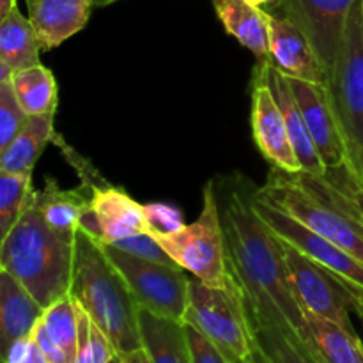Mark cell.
I'll list each match as a JSON object with an SVG mask.
<instances>
[{
  "mask_svg": "<svg viewBox=\"0 0 363 363\" xmlns=\"http://www.w3.org/2000/svg\"><path fill=\"white\" fill-rule=\"evenodd\" d=\"M103 247L126 280L138 307L162 318L184 323L190 291V275L186 269L135 257L113 245Z\"/></svg>",
  "mask_w": 363,
  "mask_h": 363,
  "instance_id": "8",
  "label": "cell"
},
{
  "mask_svg": "<svg viewBox=\"0 0 363 363\" xmlns=\"http://www.w3.org/2000/svg\"><path fill=\"white\" fill-rule=\"evenodd\" d=\"M362 186H363V181H362Z\"/></svg>",
  "mask_w": 363,
  "mask_h": 363,
  "instance_id": "43",
  "label": "cell"
},
{
  "mask_svg": "<svg viewBox=\"0 0 363 363\" xmlns=\"http://www.w3.org/2000/svg\"><path fill=\"white\" fill-rule=\"evenodd\" d=\"M250 2L257 4V6L262 7V9H266L272 13V11L277 7V4H279V0H250Z\"/></svg>",
  "mask_w": 363,
  "mask_h": 363,
  "instance_id": "39",
  "label": "cell"
},
{
  "mask_svg": "<svg viewBox=\"0 0 363 363\" xmlns=\"http://www.w3.org/2000/svg\"><path fill=\"white\" fill-rule=\"evenodd\" d=\"M32 202L50 229L66 238H74L91 204V195L87 197L84 188L64 190L57 181L48 179L43 190H34Z\"/></svg>",
  "mask_w": 363,
  "mask_h": 363,
  "instance_id": "22",
  "label": "cell"
},
{
  "mask_svg": "<svg viewBox=\"0 0 363 363\" xmlns=\"http://www.w3.org/2000/svg\"><path fill=\"white\" fill-rule=\"evenodd\" d=\"M184 323L204 333L233 363L247 362L254 351L243 301L233 280L227 289H220L190 275Z\"/></svg>",
  "mask_w": 363,
  "mask_h": 363,
  "instance_id": "7",
  "label": "cell"
},
{
  "mask_svg": "<svg viewBox=\"0 0 363 363\" xmlns=\"http://www.w3.org/2000/svg\"><path fill=\"white\" fill-rule=\"evenodd\" d=\"M305 126L311 133L312 142L328 170H339L347 167V151L340 133L339 123L333 113L328 92L323 85L289 78Z\"/></svg>",
  "mask_w": 363,
  "mask_h": 363,
  "instance_id": "15",
  "label": "cell"
},
{
  "mask_svg": "<svg viewBox=\"0 0 363 363\" xmlns=\"http://www.w3.org/2000/svg\"><path fill=\"white\" fill-rule=\"evenodd\" d=\"M184 328H186L188 342H190L191 363H233L230 360H227V358L223 357L222 351H220L204 333L199 332L195 326L184 323Z\"/></svg>",
  "mask_w": 363,
  "mask_h": 363,
  "instance_id": "34",
  "label": "cell"
},
{
  "mask_svg": "<svg viewBox=\"0 0 363 363\" xmlns=\"http://www.w3.org/2000/svg\"><path fill=\"white\" fill-rule=\"evenodd\" d=\"M4 363H52L43 353L41 347L34 342L32 337L16 340L6 353L2 354Z\"/></svg>",
  "mask_w": 363,
  "mask_h": 363,
  "instance_id": "35",
  "label": "cell"
},
{
  "mask_svg": "<svg viewBox=\"0 0 363 363\" xmlns=\"http://www.w3.org/2000/svg\"><path fill=\"white\" fill-rule=\"evenodd\" d=\"M113 2H119V0H94V6L96 7H106Z\"/></svg>",
  "mask_w": 363,
  "mask_h": 363,
  "instance_id": "41",
  "label": "cell"
},
{
  "mask_svg": "<svg viewBox=\"0 0 363 363\" xmlns=\"http://www.w3.org/2000/svg\"><path fill=\"white\" fill-rule=\"evenodd\" d=\"M294 177L305 188L328 199L330 202L350 213L363 225V186L346 172V169L328 170L326 176L296 172Z\"/></svg>",
  "mask_w": 363,
  "mask_h": 363,
  "instance_id": "27",
  "label": "cell"
},
{
  "mask_svg": "<svg viewBox=\"0 0 363 363\" xmlns=\"http://www.w3.org/2000/svg\"><path fill=\"white\" fill-rule=\"evenodd\" d=\"M257 62H261L262 67H264L266 80H268L269 89H272L273 96H275L277 103L280 106V112L284 116V121H286L294 152H296L298 160H300L301 172L312 174V176H326L328 169L323 163L321 156H319L318 149H315L314 142H312L311 133H308L307 126H305L303 116H301L296 98H294L289 78L282 71L277 69L272 64V60H257Z\"/></svg>",
  "mask_w": 363,
  "mask_h": 363,
  "instance_id": "18",
  "label": "cell"
},
{
  "mask_svg": "<svg viewBox=\"0 0 363 363\" xmlns=\"http://www.w3.org/2000/svg\"><path fill=\"white\" fill-rule=\"evenodd\" d=\"M225 32L250 50L257 60H269V13L250 0H213Z\"/></svg>",
  "mask_w": 363,
  "mask_h": 363,
  "instance_id": "20",
  "label": "cell"
},
{
  "mask_svg": "<svg viewBox=\"0 0 363 363\" xmlns=\"http://www.w3.org/2000/svg\"><path fill=\"white\" fill-rule=\"evenodd\" d=\"M123 360H124V363H151V360H149V357L145 354L144 350H138V351H133V353H130V354H124Z\"/></svg>",
  "mask_w": 363,
  "mask_h": 363,
  "instance_id": "36",
  "label": "cell"
},
{
  "mask_svg": "<svg viewBox=\"0 0 363 363\" xmlns=\"http://www.w3.org/2000/svg\"><path fill=\"white\" fill-rule=\"evenodd\" d=\"M247 363H268V360H266V358L259 353V350H255L254 347V351H252V354L248 357Z\"/></svg>",
  "mask_w": 363,
  "mask_h": 363,
  "instance_id": "40",
  "label": "cell"
},
{
  "mask_svg": "<svg viewBox=\"0 0 363 363\" xmlns=\"http://www.w3.org/2000/svg\"><path fill=\"white\" fill-rule=\"evenodd\" d=\"M354 314L358 315V318H360V321L363 323V294H360V293H357L354 294Z\"/></svg>",
  "mask_w": 363,
  "mask_h": 363,
  "instance_id": "38",
  "label": "cell"
},
{
  "mask_svg": "<svg viewBox=\"0 0 363 363\" xmlns=\"http://www.w3.org/2000/svg\"><path fill=\"white\" fill-rule=\"evenodd\" d=\"M145 215H147L152 234L174 233V230H179L184 225L183 215H181L179 209L169 204H162V202L145 204Z\"/></svg>",
  "mask_w": 363,
  "mask_h": 363,
  "instance_id": "33",
  "label": "cell"
},
{
  "mask_svg": "<svg viewBox=\"0 0 363 363\" xmlns=\"http://www.w3.org/2000/svg\"><path fill=\"white\" fill-rule=\"evenodd\" d=\"M172 261L191 277L213 287L230 286L225 261V241L220 222L215 181L209 179L202 190V209L194 223H184L179 230L152 234Z\"/></svg>",
  "mask_w": 363,
  "mask_h": 363,
  "instance_id": "6",
  "label": "cell"
},
{
  "mask_svg": "<svg viewBox=\"0 0 363 363\" xmlns=\"http://www.w3.org/2000/svg\"><path fill=\"white\" fill-rule=\"evenodd\" d=\"M262 201L289 213L337 247L346 250L363 264V225L354 216L328 199L305 188L294 174L272 167L268 179L257 188Z\"/></svg>",
  "mask_w": 363,
  "mask_h": 363,
  "instance_id": "5",
  "label": "cell"
},
{
  "mask_svg": "<svg viewBox=\"0 0 363 363\" xmlns=\"http://www.w3.org/2000/svg\"><path fill=\"white\" fill-rule=\"evenodd\" d=\"M27 119L28 113L18 101L11 80L0 82V151L13 142Z\"/></svg>",
  "mask_w": 363,
  "mask_h": 363,
  "instance_id": "31",
  "label": "cell"
},
{
  "mask_svg": "<svg viewBox=\"0 0 363 363\" xmlns=\"http://www.w3.org/2000/svg\"><path fill=\"white\" fill-rule=\"evenodd\" d=\"M53 121L55 112L28 116L13 142L0 151V172L32 174L35 162L55 135Z\"/></svg>",
  "mask_w": 363,
  "mask_h": 363,
  "instance_id": "24",
  "label": "cell"
},
{
  "mask_svg": "<svg viewBox=\"0 0 363 363\" xmlns=\"http://www.w3.org/2000/svg\"><path fill=\"white\" fill-rule=\"evenodd\" d=\"M14 7H16V0H0V20H4Z\"/></svg>",
  "mask_w": 363,
  "mask_h": 363,
  "instance_id": "37",
  "label": "cell"
},
{
  "mask_svg": "<svg viewBox=\"0 0 363 363\" xmlns=\"http://www.w3.org/2000/svg\"><path fill=\"white\" fill-rule=\"evenodd\" d=\"M307 333L328 363H363V342L354 328L305 312Z\"/></svg>",
  "mask_w": 363,
  "mask_h": 363,
  "instance_id": "25",
  "label": "cell"
},
{
  "mask_svg": "<svg viewBox=\"0 0 363 363\" xmlns=\"http://www.w3.org/2000/svg\"><path fill=\"white\" fill-rule=\"evenodd\" d=\"M142 350L151 363H191L190 342L184 323L162 318L140 308Z\"/></svg>",
  "mask_w": 363,
  "mask_h": 363,
  "instance_id": "23",
  "label": "cell"
},
{
  "mask_svg": "<svg viewBox=\"0 0 363 363\" xmlns=\"http://www.w3.org/2000/svg\"><path fill=\"white\" fill-rule=\"evenodd\" d=\"M252 344L268 363H328L318 347L282 314L243 305Z\"/></svg>",
  "mask_w": 363,
  "mask_h": 363,
  "instance_id": "14",
  "label": "cell"
},
{
  "mask_svg": "<svg viewBox=\"0 0 363 363\" xmlns=\"http://www.w3.org/2000/svg\"><path fill=\"white\" fill-rule=\"evenodd\" d=\"M69 296L108 337L117 354L124 357L142 350L140 307L103 243L84 229H78L74 236Z\"/></svg>",
  "mask_w": 363,
  "mask_h": 363,
  "instance_id": "2",
  "label": "cell"
},
{
  "mask_svg": "<svg viewBox=\"0 0 363 363\" xmlns=\"http://www.w3.org/2000/svg\"><path fill=\"white\" fill-rule=\"evenodd\" d=\"M362 0H279L273 14L305 32L326 71H332L351 13Z\"/></svg>",
  "mask_w": 363,
  "mask_h": 363,
  "instance_id": "11",
  "label": "cell"
},
{
  "mask_svg": "<svg viewBox=\"0 0 363 363\" xmlns=\"http://www.w3.org/2000/svg\"><path fill=\"white\" fill-rule=\"evenodd\" d=\"M11 84H13L18 101L28 116L57 112L59 85L52 71L43 64L13 73Z\"/></svg>",
  "mask_w": 363,
  "mask_h": 363,
  "instance_id": "26",
  "label": "cell"
},
{
  "mask_svg": "<svg viewBox=\"0 0 363 363\" xmlns=\"http://www.w3.org/2000/svg\"><path fill=\"white\" fill-rule=\"evenodd\" d=\"M113 247L119 248V250L126 252V254L135 255V257L145 259V261L160 262V264H169V266H177L172 261L169 254L165 252V248L158 243L152 234L144 233L137 234V236H130L126 240H121L117 243H113ZM181 268V266H179Z\"/></svg>",
  "mask_w": 363,
  "mask_h": 363,
  "instance_id": "32",
  "label": "cell"
},
{
  "mask_svg": "<svg viewBox=\"0 0 363 363\" xmlns=\"http://www.w3.org/2000/svg\"><path fill=\"white\" fill-rule=\"evenodd\" d=\"M45 308L7 272L0 269V337L2 354L16 340L32 335Z\"/></svg>",
  "mask_w": 363,
  "mask_h": 363,
  "instance_id": "19",
  "label": "cell"
},
{
  "mask_svg": "<svg viewBox=\"0 0 363 363\" xmlns=\"http://www.w3.org/2000/svg\"><path fill=\"white\" fill-rule=\"evenodd\" d=\"M229 277L247 307L282 314L308 339L280 241L254 209L255 186L245 176L215 181ZM311 340V339H308Z\"/></svg>",
  "mask_w": 363,
  "mask_h": 363,
  "instance_id": "1",
  "label": "cell"
},
{
  "mask_svg": "<svg viewBox=\"0 0 363 363\" xmlns=\"http://www.w3.org/2000/svg\"><path fill=\"white\" fill-rule=\"evenodd\" d=\"M284 262L294 296L303 312L330 319L346 328H354L350 312L354 308V291L346 282L323 268L308 255L280 240Z\"/></svg>",
  "mask_w": 363,
  "mask_h": 363,
  "instance_id": "9",
  "label": "cell"
},
{
  "mask_svg": "<svg viewBox=\"0 0 363 363\" xmlns=\"http://www.w3.org/2000/svg\"><path fill=\"white\" fill-rule=\"evenodd\" d=\"M80 229L103 245H113L137 234H152L145 206L116 186H92L91 204Z\"/></svg>",
  "mask_w": 363,
  "mask_h": 363,
  "instance_id": "13",
  "label": "cell"
},
{
  "mask_svg": "<svg viewBox=\"0 0 363 363\" xmlns=\"http://www.w3.org/2000/svg\"><path fill=\"white\" fill-rule=\"evenodd\" d=\"M43 52L30 18L18 6L0 20V82H9L13 73L41 64Z\"/></svg>",
  "mask_w": 363,
  "mask_h": 363,
  "instance_id": "21",
  "label": "cell"
},
{
  "mask_svg": "<svg viewBox=\"0 0 363 363\" xmlns=\"http://www.w3.org/2000/svg\"><path fill=\"white\" fill-rule=\"evenodd\" d=\"M41 325L69 363H74L78 350V305L73 298L64 296L45 308Z\"/></svg>",
  "mask_w": 363,
  "mask_h": 363,
  "instance_id": "28",
  "label": "cell"
},
{
  "mask_svg": "<svg viewBox=\"0 0 363 363\" xmlns=\"http://www.w3.org/2000/svg\"><path fill=\"white\" fill-rule=\"evenodd\" d=\"M116 354L108 337L84 308L78 307V350L74 363H110Z\"/></svg>",
  "mask_w": 363,
  "mask_h": 363,
  "instance_id": "30",
  "label": "cell"
},
{
  "mask_svg": "<svg viewBox=\"0 0 363 363\" xmlns=\"http://www.w3.org/2000/svg\"><path fill=\"white\" fill-rule=\"evenodd\" d=\"M110 363H124V360H123V357H121V354H116V357H113V360Z\"/></svg>",
  "mask_w": 363,
  "mask_h": 363,
  "instance_id": "42",
  "label": "cell"
},
{
  "mask_svg": "<svg viewBox=\"0 0 363 363\" xmlns=\"http://www.w3.org/2000/svg\"><path fill=\"white\" fill-rule=\"evenodd\" d=\"M254 209L277 238L287 241L294 248L308 255L312 261L321 264L323 268L330 269L333 275L346 282L354 293L363 294V264L358 259L337 247L333 241L326 240L315 230L308 229L305 223L291 216L289 213L262 201L257 195V188H255L254 194Z\"/></svg>",
  "mask_w": 363,
  "mask_h": 363,
  "instance_id": "10",
  "label": "cell"
},
{
  "mask_svg": "<svg viewBox=\"0 0 363 363\" xmlns=\"http://www.w3.org/2000/svg\"><path fill=\"white\" fill-rule=\"evenodd\" d=\"M32 174L0 172V240L9 234L32 201Z\"/></svg>",
  "mask_w": 363,
  "mask_h": 363,
  "instance_id": "29",
  "label": "cell"
},
{
  "mask_svg": "<svg viewBox=\"0 0 363 363\" xmlns=\"http://www.w3.org/2000/svg\"><path fill=\"white\" fill-rule=\"evenodd\" d=\"M269 60L287 78L326 87V71L305 32L273 13H269Z\"/></svg>",
  "mask_w": 363,
  "mask_h": 363,
  "instance_id": "16",
  "label": "cell"
},
{
  "mask_svg": "<svg viewBox=\"0 0 363 363\" xmlns=\"http://www.w3.org/2000/svg\"><path fill=\"white\" fill-rule=\"evenodd\" d=\"M326 92L347 151L346 172L363 181V0L354 7L337 59L326 80Z\"/></svg>",
  "mask_w": 363,
  "mask_h": 363,
  "instance_id": "4",
  "label": "cell"
},
{
  "mask_svg": "<svg viewBox=\"0 0 363 363\" xmlns=\"http://www.w3.org/2000/svg\"><path fill=\"white\" fill-rule=\"evenodd\" d=\"M252 135L266 162L284 172H301L286 121L266 80L264 67L257 62L252 78Z\"/></svg>",
  "mask_w": 363,
  "mask_h": 363,
  "instance_id": "12",
  "label": "cell"
},
{
  "mask_svg": "<svg viewBox=\"0 0 363 363\" xmlns=\"http://www.w3.org/2000/svg\"><path fill=\"white\" fill-rule=\"evenodd\" d=\"M43 52L57 48L87 25L94 0H25Z\"/></svg>",
  "mask_w": 363,
  "mask_h": 363,
  "instance_id": "17",
  "label": "cell"
},
{
  "mask_svg": "<svg viewBox=\"0 0 363 363\" xmlns=\"http://www.w3.org/2000/svg\"><path fill=\"white\" fill-rule=\"evenodd\" d=\"M73 261L74 238L50 229L32 201L0 240V269L13 275L43 308L69 296Z\"/></svg>",
  "mask_w": 363,
  "mask_h": 363,
  "instance_id": "3",
  "label": "cell"
}]
</instances>
